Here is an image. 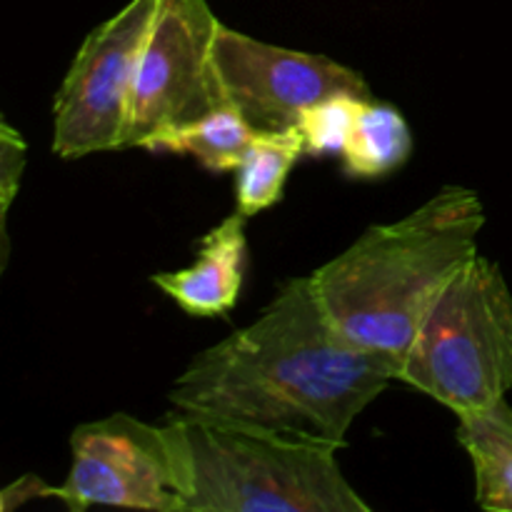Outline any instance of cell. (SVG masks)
I'll list each match as a JSON object with an SVG mask.
<instances>
[{
	"instance_id": "12",
	"label": "cell",
	"mask_w": 512,
	"mask_h": 512,
	"mask_svg": "<svg viewBox=\"0 0 512 512\" xmlns=\"http://www.w3.org/2000/svg\"><path fill=\"white\" fill-rule=\"evenodd\" d=\"M253 138L255 130L250 128L248 120L233 105L223 103L205 118L160 135L148 145V150L190 155L213 173H233L238 170Z\"/></svg>"
},
{
	"instance_id": "16",
	"label": "cell",
	"mask_w": 512,
	"mask_h": 512,
	"mask_svg": "<svg viewBox=\"0 0 512 512\" xmlns=\"http://www.w3.org/2000/svg\"><path fill=\"white\" fill-rule=\"evenodd\" d=\"M45 495H53V488L40 483L35 475H25L23 480H18V483L10 485L8 490H3V510H10L13 505L25 503L28 498H45Z\"/></svg>"
},
{
	"instance_id": "5",
	"label": "cell",
	"mask_w": 512,
	"mask_h": 512,
	"mask_svg": "<svg viewBox=\"0 0 512 512\" xmlns=\"http://www.w3.org/2000/svg\"><path fill=\"white\" fill-rule=\"evenodd\" d=\"M218 28L208 0H158L135 70L120 150H148L160 135L223 105L213 75Z\"/></svg>"
},
{
	"instance_id": "13",
	"label": "cell",
	"mask_w": 512,
	"mask_h": 512,
	"mask_svg": "<svg viewBox=\"0 0 512 512\" xmlns=\"http://www.w3.org/2000/svg\"><path fill=\"white\" fill-rule=\"evenodd\" d=\"M305 155V140L298 128L278 133H255L238 170V213L245 218L270 208L283 198L290 170Z\"/></svg>"
},
{
	"instance_id": "1",
	"label": "cell",
	"mask_w": 512,
	"mask_h": 512,
	"mask_svg": "<svg viewBox=\"0 0 512 512\" xmlns=\"http://www.w3.org/2000/svg\"><path fill=\"white\" fill-rule=\"evenodd\" d=\"M395 373V355L338 333L305 275L285 280L258 320L195 355L168 398L185 413L343 450Z\"/></svg>"
},
{
	"instance_id": "9",
	"label": "cell",
	"mask_w": 512,
	"mask_h": 512,
	"mask_svg": "<svg viewBox=\"0 0 512 512\" xmlns=\"http://www.w3.org/2000/svg\"><path fill=\"white\" fill-rule=\"evenodd\" d=\"M245 215L233 213L215 225L200 243L198 260L190 268L155 273L150 283L163 290L193 318H220L238 303L243 288Z\"/></svg>"
},
{
	"instance_id": "11",
	"label": "cell",
	"mask_w": 512,
	"mask_h": 512,
	"mask_svg": "<svg viewBox=\"0 0 512 512\" xmlns=\"http://www.w3.org/2000/svg\"><path fill=\"white\" fill-rule=\"evenodd\" d=\"M410 153L413 135L403 113L395 105L363 100L343 150L345 173L353 178H383L398 170Z\"/></svg>"
},
{
	"instance_id": "8",
	"label": "cell",
	"mask_w": 512,
	"mask_h": 512,
	"mask_svg": "<svg viewBox=\"0 0 512 512\" xmlns=\"http://www.w3.org/2000/svg\"><path fill=\"white\" fill-rule=\"evenodd\" d=\"M70 473L53 498L73 512L90 505L185 512L178 468L163 425L115 413L78 425L70 435Z\"/></svg>"
},
{
	"instance_id": "2",
	"label": "cell",
	"mask_w": 512,
	"mask_h": 512,
	"mask_svg": "<svg viewBox=\"0 0 512 512\" xmlns=\"http://www.w3.org/2000/svg\"><path fill=\"white\" fill-rule=\"evenodd\" d=\"M475 190L445 185L405 218L365 230L313 273L330 323L360 348L400 358L450 280L480 253Z\"/></svg>"
},
{
	"instance_id": "4",
	"label": "cell",
	"mask_w": 512,
	"mask_h": 512,
	"mask_svg": "<svg viewBox=\"0 0 512 512\" xmlns=\"http://www.w3.org/2000/svg\"><path fill=\"white\" fill-rule=\"evenodd\" d=\"M395 380L453 410L480 413L512 390V293L498 265L475 255L440 293Z\"/></svg>"
},
{
	"instance_id": "7",
	"label": "cell",
	"mask_w": 512,
	"mask_h": 512,
	"mask_svg": "<svg viewBox=\"0 0 512 512\" xmlns=\"http://www.w3.org/2000/svg\"><path fill=\"white\" fill-rule=\"evenodd\" d=\"M213 75L223 103L233 105L255 133L295 128L310 105L330 95L370 98L358 70L325 55L263 43L223 23L213 45Z\"/></svg>"
},
{
	"instance_id": "10",
	"label": "cell",
	"mask_w": 512,
	"mask_h": 512,
	"mask_svg": "<svg viewBox=\"0 0 512 512\" xmlns=\"http://www.w3.org/2000/svg\"><path fill=\"white\" fill-rule=\"evenodd\" d=\"M458 420V443L468 450L475 468L478 505L512 512V405L500 400Z\"/></svg>"
},
{
	"instance_id": "6",
	"label": "cell",
	"mask_w": 512,
	"mask_h": 512,
	"mask_svg": "<svg viewBox=\"0 0 512 512\" xmlns=\"http://www.w3.org/2000/svg\"><path fill=\"white\" fill-rule=\"evenodd\" d=\"M158 0H130L75 53L55 93L53 153L65 160L120 150L135 70Z\"/></svg>"
},
{
	"instance_id": "15",
	"label": "cell",
	"mask_w": 512,
	"mask_h": 512,
	"mask_svg": "<svg viewBox=\"0 0 512 512\" xmlns=\"http://www.w3.org/2000/svg\"><path fill=\"white\" fill-rule=\"evenodd\" d=\"M25 168V140L18 130L0 120V233H3V268L8 263V213Z\"/></svg>"
},
{
	"instance_id": "14",
	"label": "cell",
	"mask_w": 512,
	"mask_h": 512,
	"mask_svg": "<svg viewBox=\"0 0 512 512\" xmlns=\"http://www.w3.org/2000/svg\"><path fill=\"white\" fill-rule=\"evenodd\" d=\"M363 100L360 95L340 93L310 105L295 128L303 133L308 155H343Z\"/></svg>"
},
{
	"instance_id": "3",
	"label": "cell",
	"mask_w": 512,
	"mask_h": 512,
	"mask_svg": "<svg viewBox=\"0 0 512 512\" xmlns=\"http://www.w3.org/2000/svg\"><path fill=\"white\" fill-rule=\"evenodd\" d=\"M163 430L185 512H370L328 445L178 408Z\"/></svg>"
}]
</instances>
